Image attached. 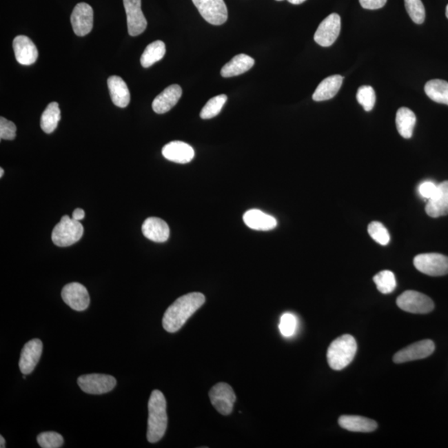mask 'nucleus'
Returning a JSON list of instances; mask_svg holds the SVG:
<instances>
[{
  "label": "nucleus",
  "mask_w": 448,
  "mask_h": 448,
  "mask_svg": "<svg viewBox=\"0 0 448 448\" xmlns=\"http://www.w3.org/2000/svg\"><path fill=\"white\" fill-rule=\"evenodd\" d=\"M15 59L26 66L34 64L38 59L39 52L32 41L27 36L16 37L13 42Z\"/></svg>",
  "instance_id": "nucleus-16"
},
{
  "label": "nucleus",
  "mask_w": 448,
  "mask_h": 448,
  "mask_svg": "<svg viewBox=\"0 0 448 448\" xmlns=\"http://www.w3.org/2000/svg\"><path fill=\"white\" fill-rule=\"evenodd\" d=\"M199 14L207 23L222 26L227 20V9L223 0H192Z\"/></svg>",
  "instance_id": "nucleus-8"
},
{
  "label": "nucleus",
  "mask_w": 448,
  "mask_h": 448,
  "mask_svg": "<svg viewBox=\"0 0 448 448\" xmlns=\"http://www.w3.org/2000/svg\"><path fill=\"white\" fill-rule=\"evenodd\" d=\"M227 100V96L223 94L216 96L213 99H211L202 109L201 112L202 119H211V118L217 116L220 112L222 111Z\"/></svg>",
  "instance_id": "nucleus-31"
},
{
  "label": "nucleus",
  "mask_w": 448,
  "mask_h": 448,
  "mask_svg": "<svg viewBox=\"0 0 448 448\" xmlns=\"http://www.w3.org/2000/svg\"><path fill=\"white\" fill-rule=\"evenodd\" d=\"M446 16H447V18L448 19V5L447 6V8H446Z\"/></svg>",
  "instance_id": "nucleus-44"
},
{
  "label": "nucleus",
  "mask_w": 448,
  "mask_h": 448,
  "mask_svg": "<svg viewBox=\"0 0 448 448\" xmlns=\"http://www.w3.org/2000/svg\"><path fill=\"white\" fill-rule=\"evenodd\" d=\"M289 3H292V5H301L305 1V0H287Z\"/></svg>",
  "instance_id": "nucleus-41"
},
{
  "label": "nucleus",
  "mask_w": 448,
  "mask_h": 448,
  "mask_svg": "<svg viewBox=\"0 0 448 448\" xmlns=\"http://www.w3.org/2000/svg\"><path fill=\"white\" fill-rule=\"evenodd\" d=\"M182 96L181 85L174 84L165 88L160 95L154 99L152 108L157 114H164L170 111L178 103Z\"/></svg>",
  "instance_id": "nucleus-18"
},
{
  "label": "nucleus",
  "mask_w": 448,
  "mask_h": 448,
  "mask_svg": "<svg viewBox=\"0 0 448 448\" xmlns=\"http://www.w3.org/2000/svg\"><path fill=\"white\" fill-rule=\"evenodd\" d=\"M368 232L370 237L376 243H380V245L385 246L390 242L389 231L380 222H372L369 223Z\"/></svg>",
  "instance_id": "nucleus-34"
},
{
  "label": "nucleus",
  "mask_w": 448,
  "mask_h": 448,
  "mask_svg": "<svg viewBox=\"0 0 448 448\" xmlns=\"http://www.w3.org/2000/svg\"><path fill=\"white\" fill-rule=\"evenodd\" d=\"M0 447H6V440L3 438V436H0Z\"/></svg>",
  "instance_id": "nucleus-42"
},
{
  "label": "nucleus",
  "mask_w": 448,
  "mask_h": 448,
  "mask_svg": "<svg viewBox=\"0 0 448 448\" xmlns=\"http://www.w3.org/2000/svg\"><path fill=\"white\" fill-rule=\"evenodd\" d=\"M3 174H5V170H3L2 168L0 169V177H3Z\"/></svg>",
  "instance_id": "nucleus-43"
},
{
  "label": "nucleus",
  "mask_w": 448,
  "mask_h": 448,
  "mask_svg": "<svg viewBox=\"0 0 448 448\" xmlns=\"http://www.w3.org/2000/svg\"><path fill=\"white\" fill-rule=\"evenodd\" d=\"M43 352V343L39 339L28 341L23 346L19 360L20 371L27 376L34 371Z\"/></svg>",
  "instance_id": "nucleus-15"
},
{
  "label": "nucleus",
  "mask_w": 448,
  "mask_h": 448,
  "mask_svg": "<svg viewBox=\"0 0 448 448\" xmlns=\"http://www.w3.org/2000/svg\"><path fill=\"white\" fill-rule=\"evenodd\" d=\"M165 54V44L161 40L154 41L146 47L141 58L142 67L148 68L159 62Z\"/></svg>",
  "instance_id": "nucleus-28"
},
{
  "label": "nucleus",
  "mask_w": 448,
  "mask_h": 448,
  "mask_svg": "<svg viewBox=\"0 0 448 448\" xmlns=\"http://www.w3.org/2000/svg\"><path fill=\"white\" fill-rule=\"evenodd\" d=\"M343 80V77L340 75H333L327 77V79L321 81L316 89L312 96L313 100L323 101L333 99L339 92Z\"/></svg>",
  "instance_id": "nucleus-24"
},
{
  "label": "nucleus",
  "mask_w": 448,
  "mask_h": 448,
  "mask_svg": "<svg viewBox=\"0 0 448 448\" xmlns=\"http://www.w3.org/2000/svg\"><path fill=\"white\" fill-rule=\"evenodd\" d=\"M255 60L246 54L234 57L230 62L224 65L221 70L223 77H232L243 74L254 66Z\"/></svg>",
  "instance_id": "nucleus-25"
},
{
  "label": "nucleus",
  "mask_w": 448,
  "mask_h": 448,
  "mask_svg": "<svg viewBox=\"0 0 448 448\" xmlns=\"http://www.w3.org/2000/svg\"><path fill=\"white\" fill-rule=\"evenodd\" d=\"M415 267L422 274L440 276L448 274V256L440 254H423L415 256Z\"/></svg>",
  "instance_id": "nucleus-6"
},
{
  "label": "nucleus",
  "mask_w": 448,
  "mask_h": 448,
  "mask_svg": "<svg viewBox=\"0 0 448 448\" xmlns=\"http://www.w3.org/2000/svg\"><path fill=\"white\" fill-rule=\"evenodd\" d=\"M77 384L85 393L103 394L115 388L116 380L108 374H91L80 376L77 380Z\"/></svg>",
  "instance_id": "nucleus-7"
},
{
  "label": "nucleus",
  "mask_w": 448,
  "mask_h": 448,
  "mask_svg": "<svg viewBox=\"0 0 448 448\" xmlns=\"http://www.w3.org/2000/svg\"><path fill=\"white\" fill-rule=\"evenodd\" d=\"M435 349L433 340H425L407 346L405 349L399 350L394 354V362L396 364L406 363V362L422 360L431 356Z\"/></svg>",
  "instance_id": "nucleus-11"
},
{
  "label": "nucleus",
  "mask_w": 448,
  "mask_h": 448,
  "mask_svg": "<svg viewBox=\"0 0 448 448\" xmlns=\"http://www.w3.org/2000/svg\"><path fill=\"white\" fill-rule=\"evenodd\" d=\"M426 213L431 218L448 215V181L438 185L437 194L427 202Z\"/></svg>",
  "instance_id": "nucleus-19"
},
{
  "label": "nucleus",
  "mask_w": 448,
  "mask_h": 448,
  "mask_svg": "<svg viewBox=\"0 0 448 448\" xmlns=\"http://www.w3.org/2000/svg\"><path fill=\"white\" fill-rule=\"evenodd\" d=\"M71 23L75 34L80 37L88 35L93 28L92 6L87 3H77L71 15Z\"/></svg>",
  "instance_id": "nucleus-14"
},
{
  "label": "nucleus",
  "mask_w": 448,
  "mask_h": 448,
  "mask_svg": "<svg viewBox=\"0 0 448 448\" xmlns=\"http://www.w3.org/2000/svg\"><path fill=\"white\" fill-rule=\"evenodd\" d=\"M243 221L248 227L258 231H270L278 226L274 217L258 210H251L243 215Z\"/></svg>",
  "instance_id": "nucleus-21"
},
{
  "label": "nucleus",
  "mask_w": 448,
  "mask_h": 448,
  "mask_svg": "<svg viewBox=\"0 0 448 448\" xmlns=\"http://www.w3.org/2000/svg\"><path fill=\"white\" fill-rule=\"evenodd\" d=\"M210 398L216 410L223 415L233 412L236 395L233 388L226 383H218L211 389Z\"/></svg>",
  "instance_id": "nucleus-9"
},
{
  "label": "nucleus",
  "mask_w": 448,
  "mask_h": 448,
  "mask_svg": "<svg viewBox=\"0 0 448 448\" xmlns=\"http://www.w3.org/2000/svg\"><path fill=\"white\" fill-rule=\"evenodd\" d=\"M403 311L413 314H427L434 311V303L430 297L415 291H406L397 298Z\"/></svg>",
  "instance_id": "nucleus-5"
},
{
  "label": "nucleus",
  "mask_w": 448,
  "mask_h": 448,
  "mask_svg": "<svg viewBox=\"0 0 448 448\" xmlns=\"http://www.w3.org/2000/svg\"><path fill=\"white\" fill-rule=\"evenodd\" d=\"M417 118L413 111L407 108L398 110L396 114V126L400 136L405 139L412 137Z\"/></svg>",
  "instance_id": "nucleus-26"
},
{
  "label": "nucleus",
  "mask_w": 448,
  "mask_h": 448,
  "mask_svg": "<svg viewBox=\"0 0 448 448\" xmlns=\"http://www.w3.org/2000/svg\"><path fill=\"white\" fill-rule=\"evenodd\" d=\"M374 282L378 291L383 294H389L397 287L396 278L392 272L385 270L378 272L374 276Z\"/></svg>",
  "instance_id": "nucleus-30"
},
{
  "label": "nucleus",
  "mask_w": 448,
  "mask_h": 448,
  "mask_svg": "<svg viewBox=\"0 0 448 448\" xmlns=\"http://www.w3.org/2000/svg\"><path fill=\"white\" fill-rule=\"evenodd\" d=\"M108 84L112 103L118 108L128 107L130 101V93L125 81L120 77L112 76L109 77Z\"/></svg>",
  "instance_id": "nucleus-22"
},
{
  "label": "nucleus",
  "mask_w": 448,
  "mask_h": 448,
  "mask_svg": "<svg viewBox=\"0 0 448 448\" xmlns=\"http://www.w3.org/2000/svg\"><path fill=\"white\" fill-rule=\"evenodd\" d=\"M162 154L167 160L178 164H187L193 160L194 150L192 146L182 141H172L162 149Z\"/></svg>",
  "instance_id": "nucleus-17"
},
{
  "label": "nucleus",
  "mask_w": 448,
  "mask_h": 448,
  "mask_svg": "<svg viewBox=\"0 0 448 448\" xmlns=\"http://www.w3.org/2000/svg\"><path fill=\"white\" fill-rule=\"evenodd\" d=\"M205 303V296L201 292L179 297L166 309L163 316V327L167 332H177Z\"/></svg>",
  "instance_id": "nucleus-1"
},
{
  "label": "nucleus",
  "mask_w": 448,
  "mask_h": 448,
  "mask_svg": "<svg viewBox=\"0 0 448 448\" xmlns=\"http://www.w3.org/2000/svg\"><path fill=\"white\" fill-rule=\"evenodd\" d=\"M16 125L14 122L8 121L3 116L0 118V138L1 140L12 141L16 136Z\"/></svg>",
  "instance_id": "nucleus-37"
},
{
  "label": "nucleus",
  "mask_w": 448,
  "mask_h": 448,
  "mask_svg": "<svg viewBox=\"0 0 448 448\" xmlns=\"http://www.w3.org/2000/svg\"><path fill=\"white\" fill-rule=\"evenodd\" d=\"M405 8L415 23L422 24L425 20V8L421 0H405Z\"/></svg>",
  "instance_id": "nucleus-33"
},
{
  "label": "nucleus",
  "mask_w": 448,
  "mask_h": 448,
  "mask_svg": "<svg viewBox=\"0 0 448 448\" xmlns=\"http://www.w3.org/2000/svg\"><path fill=\"white\" fill-rule=\"evenodd\" d=\"M438 185H435L434 182L425 181L422 183L418 187V193L422 198L429 201L431 198L435 196L438 192Z\"/></svg>",
  "instance_id": "nucleus-38"
},
{
  "label": "nucleus",
  "mask_w": 448,
  "mask_h": 448,
  "mask_svg": "<svg viewBox=\"0 0 448 448\" xmlns=\"http://www.w3.org/2000/svg\"><path fill=\"white\" fill-rule=\"evenodd\" d=\"M83 232L80 221L65 215L52 230V240L59 247L72 246L83 237Z\"/></svg>",
  "instance_id": "nucleus-4"
},
{
  "label": "nucleus",
  "mask_w": 448,
  "mask_h": 448,
  "mask_svg": "<svg viewBox=\"0 0 448 448\" xmlns=\"http://www.w3.org/2000/svg\"><path fill=\"white\" fill-rule=\"evenodd\" d=\"M297 327L296 317L292 313H285L281 317L279 329L285 337H292L294 335Z\"/></svg>",
  "instance_id": "nucleus-36"
},
{
  "label": "nucleus",
  "mask_w": 448,
  "mask_h": 448,
  "mask_svg": "<svg viewBox=\"0 0 448 448\" xmlns=\"http://www.w3.org/2000/svg\"><path fill=\"white\" fill-rule=\"evenodd\" d=\"M123 3L129 34L133 37L141 34L147 27V21L141 10V0H123Z\"/></svg>",
  "instance_id": "nucleus-13"
},
{
  "label": "nucleus",
  "mask_w": 448,
  "mask_h": 448,
  "mask_svg": "<svg viewBox=\"0 0 448 448\" xmlns=\"http://www.w3.org/2000/svg\"><path fill=\"white\" fill-rule=\"evenodd\" d=\"M62 298L72 309L77 312H83L90 304V296L87 288L83 285L72 283L66 285L62 291Z\"/></svg>",
  "instance_id": "nucleus-12"
},
{
  "label": "nucleus",
  "mask_w": 448,
  "mask_h": 448,
  "mask_svg": "<svg viewBox=\"0 0 448 448\" xmlns=\"http://www.w3.org/2000/svg\"><path fill=\"white\" fill-rule=\"evenodd\" d=\"M425 92L431 100L440 104L448 105V83L446 81L434 79L427 81Z\"/></svg>",
  "instance_id": "nucleus-27"
},
{
  "label": "nucleus",
  "mask_w": 448,
  "mask_h": 448,
  "mask_svg": "<svg viewBox=\"0 0 448 448\" xmlns=\"http://www.w3.org/2000/svg\"><path fill=\"white\" fill-rule=\"evenodd\" d=\"M149 418L147 440L154 443L164 437L168 425L166 413V400L160 390H154L148 403Z\"/></svg>",
  "instance_id": "nucleus-2"
},
{
  "label": "nucleus",
  "mask_w": 448,
  "mask_h": 448,
  "mask_svg": "<svg viewBox=\"0 0 448 448\" xmlns=\"http://www.w3.org/2000/svg\"><path fill=\"white\" fill-rule=\"evenodd\" d=\"M387 0H360L362 8L365 10H380L386 5Z\"/></svg>",
  "instance_id": "nucleus-39"
},
{
  "label": "nucleus",
  "mask_w": 448,
  "mask_h": 448,
  "mask_svg": "<svg viewBox=\"0 0 448 448\" xmlns=\"http://www.w3.org/2000/svg\"><path fill=\"white\" fill-rule=\"evenodd\" d=\"M357 352V343L352 336L336 338L329 346L327 361L334 370H342L352 363Z\"/></svg>",
  "instance_id": "nucleus-3"
},
{
  "label": "nucleus",
  "mask_w": 448,
  "mask_h": 448,
  "mask_svg": "<svg viewBox=\"0 0 448 448\" xmlns=\"http://www.w3.org/2000/svg\"><path fill=\"white\" fill-rule=\"evenodd\" d=\"M39 446L43 448H59L63 445V436L55 431H44L37 438Z\"/></svg>",
  "instance_id": "nucleus-35"
},
{
  "label": "nucleus",
  "mask_w": 448,
  "mask_h": 448,
  "mask_svg": "<svg viewBox=\"0 0 448 448\" xmlns=\"http://www.w3.org/2000/svg\"><path fill=\"white\" fill-rule=\"evenodd\" d=\"M85 217V212L81 209H77L72 213V218L77 220V221H81V219H83Z\"/></svg>",
  "instance_id": "nucleus-40"
},
{
  "label": "nucleus",
  "mask_w": 448,
  "mask_h": 448,
  "mask_svg": "<svg viewBox=\"0 0 448 448\" xmlns=\"http://www.w3.org/2000/svg\"><path fill=\"white\" fill-rule=\"evenodd\" d=\"M356 99L366 112L372 111L376 105V92L370 85H362L358 89Z\"/></svg>",
  "instance_id": "nucleus-32"
},
{
  "label": "nucleus",
  "mask_w": 448,
  "mask_h": 448,
  "mask_svg": "<svg viewBox=\"0 0 448 448\" xmlns=\"http://www.w3.org/2000/svg\"><path fill=\"white\" fill-rule=\"evenodd\" d=\"M142 233L153 242L165 243L170 237V227L164 220L152 217L144 222Z\"/></svg>",
  "instance_id": "nucleus-20"
},
{
  "label": "nucleus",
  "mask_w": 448,
  "mask_h": 448,
  "mask_svg": "<svg viewBox=\"0 0 448 448\" xmlns=\"http://www.w3.org/2000/svg\"><path fill=\"white\" fill-rule=\"evenodd\" d=\"M338 422L342 429L354 431V433H371L378 427L377 422L372 419L353 416V415H344L339 418Z\"/></svg>",
  "instance_id": "nucleus-23"
},
{
  "label": "nucleus",
  "mask_w": 448,
  "mask_h": 448,
  "mask_svg": "<svg viewBox=\"0 0 448 448\" xmlns=\"http://www.w3.org/2000/svg\"><path fill=\"white\" fill-rule=\"evenodd\" d=\"M276 1H283V0H276Z\"/></svg>",
  "instance_id": "nucleus-45"
},
{
  "label": "nucleus",
  "mask_w": 448,
  "mask_h": 448,
  "mask_svg": "<svg viewBox=\"0 0 448 448\" xmlns=\"http://www.w3.org/2000/svg\"><path fill=\"white\" fill-rule=\"evenodd\" d=\"M60 120L61 112L59 103H51L48 105L41 117V128L47 134L54 132L58 128Z\"/></svg>",
  "instance_id": "nucleus-29"
},
{
  "label": "nucleus",
  "mask_w": 448,
  "mask_h": 448,
  "mask_svg": "<svg viewBox=\"0 0 448 448\" xmlns=\"http://www.w3.org/2000/svg\"><path fill=\"white\" fill-rule=\"evenodd\" d=\"M341 19L339 14H332L320 23L314 39L320 46L329 47L336 42L340 35Z\"/></svg>",
  "instance_id": "nucleus-10"
}]
</instances>
